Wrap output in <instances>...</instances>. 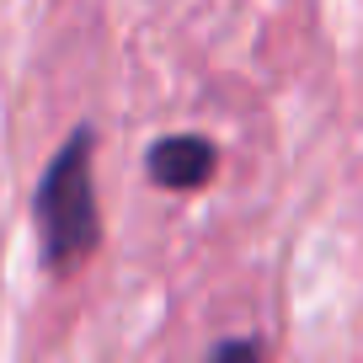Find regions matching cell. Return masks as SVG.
Instances as JSON below:
<instances>
[{
  "label": "cell",
  "instance_id": "cell-1",
  "mask_svg": "<svg viewBox=\"0 0 363 363\" xmlns=\"http://www.w3.org/2000/svg\"><path fill=\"white\" fill-rule=\"evenodd\" d=\"M33 230L43 267L54 278H75L102 251V203H96V128L75 123L65 145L48 155L33 187Z\"/></svg>",
  "mask_w": 363,
  "mask_h": 363
},
{
  "label": "cell",
  "instance_id": "cell-2",
  "mask_svg": "<svg viewBox=\"0 0 363 363\" xmlns=\"http://www.w3.org/2000/svg\"><path fill=\"white\" fill-rule=\"evenodd\" d=\"M145 171L160 193H203L208 182L219 177V145L208 134H166L150 145Z\"/></svg>",
  "mask_w": 363,
  "mask_h": 363
},
{
  "label": "cell",
  "instance_id": "cell-3",
  "mask_svg": "<svg viewBox=\"0 0 363 363\" xmlns=\"http://www.w3.org/2000/svg\"><path fill=\"white\" fill-rule=\"evenodd\" d=\"M203 363H267V342L262 337H225L208 347Z\"/></svg>",
  "mask_w": 363,
  "mask_h": 363
}]
</instances>
